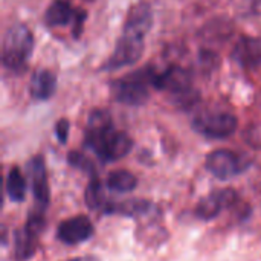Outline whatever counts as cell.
<instances>
[{
    "label": "cell",
    "instance_id": "obj_12",
    "mask_svg": "<svg viewBox=\"0 0 261 261\" xmlns=\"http://www.w3.org/2000/svg\"><path fill=\"white\" fill-rule=\"evenodd\" d=\"M231 57L245 69H255L261 66V38L242 37L232 49Z\"/></svg>",
    "mask_w": 261,
    "mask_h": 261
},
{
    "label": "cell",
    "instance_id": "obj_13",
    "mask_svg": "<svg viewBox=\"0 0 261 261\" xmlns=\"http://www.w3.org/2000/svg\"><path fill=\"white\" fill-rule=\"evenodd\" d=\"M55 90H57V76L54 75V72L47 69H40L32 75L29 92L34 99L46 101L54 96Z\"/></svg>",
    "mask_w": 261,
    "mask_h": 261
},
{
    "label": "cell",
    "instance_id": "obj_14",
    "mask_svg": "<svg viewBox=\"0 0 261 261\" xmlns=\"http://www.w3.org/2000/svg\"><path fill=\"white\" fill-rule=\"evenodd\" d=\"M14 258L15 261H28L37 249V236L29 232L24 226L14 232Z\"/></svg>",
    "mask_w": 261,
    "mask_h": 261
},
{
    "label": "cell",
    "instance_id": "obj_18",
    "mask_svg": "<svg viewBox=\"0 0 261 261\" xmlns=\"http://www.w3.org/2000/svg\"><path fill=\"white\" fill-rule=\"evenodd\" d=\"M67 162H69V165H72V167H75V168L87 173L89 176L96 174V170H95L93 162L87 156H84L83 153H80V151H70L67 154Z\"/></svg>",
    "mask_w": 261,
    "mask_h": 261
},
{
    "label": "cell",
    "instance_id": "obj_11",
    "mask_svg": "<svg viewBox=\"0 0 261 261\" xmlns=\"http://www.w3.org/2000/svg\"><path fill=\"white\" fill-rule=\"evenodd\" d=\"M29 176H31V184H32V193L34 199L37 203V208L44 211L49 206V184H47V171H46V164L43 156H35L31 159L28 164Z\"/></svg>",
    "mask_w": 261,
    "mask_h": 261
},
{
    "label": "cell",
    "instance_id": "obj_8",
    "mask_svg": "<svg viewBox=\"0 0 261 261\" xmlns=\"http://www.w3.org/2000/svg\"><path fill=\"white\" fill-rule=\"evenodd\" d=\"M239 205H242L239 193L232 188H223L203 197L196 206L194 213L197 219L210 222L214 220L223 210L237 208Z\"/></svg>",
    "mask_w": 261,
    "mask_h": 261
},
{
    "label": "cell",
    "instance_id": "obj_17",
    "mask_svg": "<svg viewBox=\"0 0 261 261\" xmlns=\"http://www.w3.org/2000/svg\"><path fill=\"white\" fill-rule=\"evenodd\" d=\"M84 200L90 210H104L107 200L104 197V190H102L98 174L90 176V180H89L86 193H84Z\"/></svg>",
    "mask_w": 261,
    "mask_h": 261
},
{
    "label": "cell",
    "instance_id": "obj_15",
    "mask_svg": "<svg viewBox=\"0 0 261 261\" xmlns=\"http://www.w3.org/2000/svg\"><path fill=\"white\" fill-rule=\"evenodd\" d=\"M106 185L115 193H130L138 187V179L127 170H115L107 176Z\"/></svg>",
    "mask_w": 261,
    "mask_h": 261
},
{
    "label": "cell",
    "instance_id": "obj_5",
    "mask_svg": "<svg viewBox=\"0 0 261 261\" xmlns=\"http://www.w3.org/2000/svg\"><path fill=\"white\" fill-rule=\"evenodd\" d=\"M156 72L151 67H142L115 80L110 86L112 95L118 102L125 106H142L150 96V89L154 87Z\"/></svg>",
    "mask_w": 261,
    "mask_h": 261
},
{
    "label": "cell",
    "instance_id": "obj_16",
    "mask_svg": "<svg viewBox=\"0 0 261 261\" xmlns=\"http://www.w3.org/2000/svg\"><path fill=\"white\" fill-rule=\"evenodd\" d=\"M6 193L11 200L14 202H23L26 196V179L21 174L20 168L12 167L8 173L6 179Z\"/></svg>",
    "mask_w": 261,
    "mask_h": 261
},
{
    "label": "cell",
    "instance_id": "obj_21",
    "mask_svg": "<svg viewBox=\"0 0 261 261\" xmlns=\"http://www.w3.org/2000/svg\"><path fill=\"white\" fill-rule=\"evenodd\" d=\"M70 261H99L98 258H95V257H81V258H73V260Z\"/></svg>",
    "mask_w": 261,
    "mask_h": 261
},
{
    "label": "cell",
    "instance_id": "obj_9",
    "mask_svg": "<svg viewBox=\"0 0 261 261\" xmlns=\"http://www.w3.org/2000/svg\"><path fill=\"white\" fill-rule=\"evenodd\" d=\"M86 20V12L75 9L66 0H55L44 12V23L49 28H60L72 24V32L78 37L83 31V23Z\"/></svg>",
    "mask_w": 261,
    "mask_h": 261
},
{
    "label": "cell",
    "instance_id": "obj_1",
    "mask_svg": "<svg viewBox=\"0 0 261 261\" xmlns=\"http://www.w3.org/2000/svg\"><path fill=\"white\" fill-rule=\"evenodd\" d=\"M153 26V12L147 3H139L130 9L124 21L122 34L113 54L102 66L104 70H118L135 64L144 54L145 37Z\"/></svg>",
    "mask_w": 261,
    "mask_h": 261
},
{
    "label": "cell",
    "instance_id": "obj_6",
    "mask_svg": "<svg viewBox=\"0 0 261 261\" xmlns=\"http://www.w3.org/2000/svg\"><path fill=\"white\" fill-rule=\"evenodd\" d=\"M239 119L229 112H202L193 119V128L210 139H226L236 133Z\"/></svg>",
    "mask_w": 261,
    "mask_h": 261
},
{
    "label": "cell",
    "instance_id": "obj_19",
    "mask_svg": "<svg viewBox=\"0 0 261 261\" xmlns=\"http://www.w3.org/2000/svg\"><path fill=\"white\" fill-rule=\"evenodd\" d=\"M245 141L252 147L261 150V124H252L246 128L245 135H243Z\"/></svg>",
    "mask_w": 261,
    "mask_h": 261
},
{
    "label": "cell",
    "instance_id": "obj_20",
    "mask_svg": "<svg viewBox=\"0 0 261 261\" xmlns=\"http://www.w3.org/2000/svg\"><path fill=\"white\" fill-rule=\"evenodd\" d=\"M69 128H70V124L67 119H60L55 125V135H57V139L60 144H66L67 142V138H69Z\"/></svg>",
    "mask_w": 261,
    "mask_h": 261
},
{
    "label": "cell",
    "instance_id": "obj_22",
    "mask_svg": "<svg viewBox=\"0 0 261 261\" xmlns=\"http://www.w3.org/2000/svg\"><path fill=\"white\" fill-rule=\"evenodd\" d=\"M252 3H254V5H255L257 8H260V6H261V0H252Z\"/></svg>",
    "mask_w": 261,
    "mask_h": 261
},
{
    "label": "cell",
    "instance_id": "obj_10",
    "mask_svg": "<svg viewBox=\"0 0 261 261\" xmlns=\"http://www.w3.org/2000/svg\"><path fill=\"white\" fill-rule=\"evenodd\" d=\"M93 234V223L86 216L67 219L61 222L57 229V239L64 245H80L83 242H87Z\"/></svg>",
    "mask_w": 261,
    "mask_h": 261
},
{
    "label": "cell",
    "instance_id": "obj_7",
    "mask_svg": "<svg viewBox=\"0 0 261 261\" xmlns=\"http://www.w3.org/2000/svg\"><path fill=\"white\" fill-rule=\"evenodd\" d=\"M249 165H251L249 159L226 148L216 150L210 153L205 159L206 170L220 180H228L245 173L249 168Z\"/></svg>",
    "mask_w": 261,
    "mask_h": 261
},
{
    "label": "cell",
    "instance_id": "obj_2",
    "mask_svg": "<svg viewBox=\"0 0 261 261\" xmlns=\"http://www.w3.org/2000/svg\"><path fill=\"white\" fill-rule=\"evenodd\" d=\"M84 147L92 150L102 162H116L125 158L133 148V139L115 128L107 110L95 109L86 124Z\"/></svg>",
    "mask_w": 261,
    "mask_h": 261
},
{
    "label": "cell",
    "instance_id": "obj_3",
    "mask_svg": "<svg viewBox=\"0 0 261 261\" xmlns=\"http://www.w3.org/2000/svg\"><path fill=\"white\" fill-rule=\"evenodd\" d=\"M34 49V35L26 24L17 23L9 26L3 34L2 63L12 73H21L28 67Z\"/></svg>",
    "mask_w": 261,
    "mask_h": 261
},
{
    "label": "cell",
    "instance_id": "obj_4",
    "mask_svg": "<svg viewBox=\"0 0 261 261\" xmlns=\"http://www.w3.org/2000/svg\"><path fill=\"white\" fill-rule=\"evenodd\" d=\"M154 89L168 93L174 104L190 109L199 101V92L193 87V75L179 64H173L164 72H156Z\"/></svg>",
    "mask_w": 261,
    "mask_h": 261
}]
</instances>
